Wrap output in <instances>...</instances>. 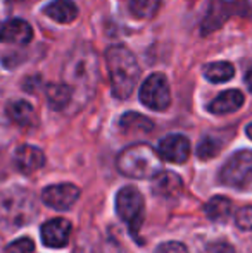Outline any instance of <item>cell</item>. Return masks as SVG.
<instances>
[{
	"instance_id": "cell-20",
	"label": "cell",
	"mask_w": 252,
	"mask_h": 253,
	"mask_svg": "<svg viewBox=\"0 0 252 253\" xmlns=\"http://www.w3.org/2000/svg\"><path fill=\"white\" fill-rule=\"evenodd\" d=\"M204 76L211 83H226L235 76V67L230 62H211L204 67Z\"/></svg>"
},
{
	"instance_id": "cell-14",
	"label": "cell",
	"mask_w": 252,
	"mask_h": 253,
	"mask_svg": "<svg viewBox=\"0 0 252 253\" xmlns=\"http://www.w3.org/2000/svg\"><path fill=\"white\" fill-rule=\"evenodd\" d=\"M244 93L239 90H226L221 95L214 98L209 103V112L216 114V116H221V114H230L239 110L244 105Z\"/></svg>"
},
{
	"instance_id": "cell-15",
	"label": "cell",
	"mask_w": 252,
	"mask_h": 253,
	"mask_svg": "<svg viewBox=\"0 0 252 253\" xmlns=\"http://www.w3.org/2000/svg\"><path fill=\"white\" fill-rule=\"evenodd\" d=\"M44 14L57 23L67 24L78 17V7L73 0H52L44 7Z\"/></svg>"
},
{
	"instance_id": "cell-1",
	"label": "cell",
	"mask_w": 252,
	"mask_h": 253,
	"mask_svg": "<svg viewBox=\"0 0 252 253\" xmlns=\"http://www.w3.org/2000/svg\"><path fill=\"white\" fill-rule=\"evenodd\" d=\"M99 62L97 55L88 45H80L69 53L62 69L64 84L71 90L73 102L78 107L87 103L94 95L99 81Z\"/></svg>"
},
{
	"instance_id": "cell-8",
	"label": "cell",
	"mask_w": 252,
	"mask_h": 253,
	"mask_svg": "<svg viewBox=\"0 0 252 253\" xmlns=\"http://www.w3.org/2000/svg\"><path fill=\"white\" fill-rule=\"evenodd\" d=\"M80 198V188L71 183L52 184L47 186L42 193V200L45 205L52 207L55 210H67L74 205Z\"/></svg>"
},
{
	"instance_id": "cell-22",
	"label": "cell",
	"mask_w": 252,
	"mask_h": 253,
	"mask_svg": "<svg viewBox=\"0 0 252 253\" xmlns=\"http://www.w3.org/2000/svg\"><path fill=\"white\" fill-rule=\"evenodd\" d=\"M219 148H221V143H219V141L212 140V138H205V140H202L201 145H199L197 153L202 160H207V159H212V157L218 155Z\"/></svg>"
},
{
	"instance_id": "cell-17",
	"label": "cell",
	"mask_w": 252,
	"mask_h": 253,
	"mask_svg": "<svg viewBox=\"0 0 252 253\" xmlns=\"http://www.w3.org/2000/svg\"><path fill=\"white\" fill-rule=\"evenodd\" d=\"M119 127L126 134H149L154 129V123L137 112H128L119 119Z\"/></svg>"
},
{
	"instance_id": "cell-19",
	"label": "cell",
	"mask_w": 252,
	"mask_h": 253,
	"mask_svg": "<svg viewBox=\"0 0 252 253\" xmlns=\"http://www.w3.org/2000/svg\"><path fill=\"white\" fill-rule=\"evenodd\" d=\"M47 100L50 109L64 110L66 107L71 105L73 95H71V90L64 83H54L47 86Z\"/></svg>"
},
{
	"instance_id": "cell-10",
	"label": "cell",
	"mask_w": 252,
	"mask_h": 253,
	"mask_svg": "<svg viewBox=\"0 0 252 253\" xmlns=\"http://www.w3.org/2000/svg\"><path fill=\"white\" fill-rule=\"evenodd\" d=\"M42 243L49 248H64L69 241L71 222L66 219H50L42 226Z\"/></svg>"
},
{
	"instance_id": "cell-21",
	"label": "cell",
	"mask_w": 252,
	"mask_h": 253,
	"mask_svg": "<svg viewBox=\"0 0 252 253\" xmlns=\"http://www.w3.org/2000/svg\"><path fill=\"white\" fill-rule=\"evenodd\" d=\"M159 7H161V0H130L131 14L140 19H149L155 16Z\"/></svg>"
},
{
	"instance_id": "cell-16",
	"label": "cell",
	"mask_w": 252,
	"mask_h": 253,
	"mask_svg": "<svg viewBox=\"0 0 252 253\" xmlns=\"http://www.w3.org/2000/svg\"><path fill=\"white\" fill-rule=\"evenodd\" d=\"M7 116L10 117V121L19 126L30 127L35 124L37 121V114H35V109L30 102L26 100H14L7 105Z\"/></svg>"
},
{
	"instance_id": "cell-9",
	"label": "cell",
	"mask_w": 252,
	"mask_h": 253,
	"mask_svg": "<svg viewBox=\"0 0 252 253\" xmlns=\"http://www.w3.org/2000/svg\"><path fill=\"white\" fill-rule=\"evenodd\" d=\"M159 157L171 164H183L190 157V141L183 134H169L159 141Z\"/></svg>"
},
{
	"instance_id": "cell-23",
	"label": "cell",
	"mask_w": 252,
	"mask_h": 253,
	"mask_svg": "<svg viewBox=\"0 0 252 253\" xmlns=\"http://www.w3.org/2000/svg\"><path fill=\"white\" fill-rule=\"evenodd\" d=\"M33 250H35L33 241L30 238H21V240H16L7 245L5 253H33Z\"/></svg>"
},
{
	"instance_id": "cell-11",
	"label": "cell",
	"mask_w": 252,
	"mask_h": 253,
	"mask_svg": "<svg viewBox=\"0 0 252 253\" xmlns=\"http://www.w3.org/2000/svg\"><path fill=\"white\" fill-rule=\"evenodd\" d=\"M33 38V30L24 19H10L0 28V42L10 45H26Z\"/></svg>"
},
{
	"instance_id": "cell-4",
	"label": "cell",
	"mask_w": 252,
	"mask_h": 253,
	"mask_svg": "<svg viewBox=\"0 0 252 253\" xmlns=\"http://www.w3.org/2000/svg\"><path fill=\"white\" fill-rule=\"evenodd\" d=\"M38 207L33 195L23 188H10L0 193V226L17 229L37 217Z\"/></svg>"
},
{
	"instance_id": "cell-7",
	"label": "cell",
	"mask_w": 252,
	"mask_h": 253,
	"mask_svg": "<svg viewBox=\"0 0 252 253\" xmlns=\"http://www.w3.org/2000/svg\"><path fill=\"white\" fill-rule=\"evenodd\" d=\"M140 100L145 107L152 110H166L171 103V93H169V84L164 74H151L144 81L140 88Z\"/></svg>"
},
{
	"instance_id": "cell-24",
	"label": "cell",
	"mask_w": 252,
	"mask_h": 253,
	"mask_svg": "<svg viewBox=\"0 0 252 253\" xmlns=\"http://www.w3.org/2000/svg\"><path fill=\"white\" fill-rule=\"evenodd\" d=\"M235 222L242 231H251L252 229V207H244V209H240L235 215Z\"/></svg>"
},
{
	"instance_id": "cell-13",
	"label": "cell",
	"mask_w": 252,
	"mask_h": 253,
	"mask_svg": "<svg viewBox=\"0 0 252 253\" xmlns=\"http://www.w3.org/2000/svg\"><path fill=\"white\" fill-rule=\"evenodd\" d=\"M152 181H154V184H152L154 193L161 198H166V200H175L183 191V181L176 172H166V170H162Z\"/></svg>"
},
{
	"instance_id": "cell-29",
	"label": "cell",
	"mask_w": 252,
	"mask_h": 253,
	"mask_svg": "<svg viewBox=\"0 0 252 253\" xmlns=\"http://www.w3.org/2000/svg\"><path fill=\"white\" fill-rule=\"evenodd\" d=\"M247 136H249L251 140H252V124H249V126H247Z\"/></svg>"
},
{
	"instance_id": "cell-18",
	"label": "cell",
	"mask_w": 252,
	"mask_h": 253,
	"mask_svg": "<svg viewBox=\"0 0 252 253\" xmlns=\"http://www.w3.org/2000/svg\"><path fill=\"white\" fill-rule=\"evenodd\" d=\"M233 212V203L226 197H214L205 205V215L212 222H226Z\"/></svg>"
},
{
	"instance_id": "cell-3",
	"label": "cell",
	"mask_w": 252,
	"mask_h": 253,
	"mask_svg": "<svg viewBox=\"0 0 252 253\" xmlns=\"http://www.w3.org/2000/svg\"><path fill=\"white\" fill-rule=\"evenodd\" d=\"M116 164L119 172L131 179H154L162 172V159L145 143H135L125 148Z\"/></svg>"
},
{
	"instance_id": "cell-28",
	"label": "cell",
	"mask_w": 252,
	"mask_h": 253,
	"mask_svg": "<svg viewBox=\"0 0 252 253\" xmlns=\"http://www.w3.org/2000/svg\"><path fill=\"white\" fill-rule=\"evenodd\" d=\"M247 86H249V90L252 91V69L247 73Z\"/></svg>"
},
{
	"instance_id": "cell-27",
	"label": "cell",
	"mask_w": 252,
	"mask_h": 253,
	"mask_svg": "<svg viewBox=\"0 0 252 253\" xmlns=\"http://www.w3.org/2000/svg\"><path fill=\"white\" fill-rule=\"evenodd\" d=\"M207 253H233V248L230 247L228 243H223V241H218V243H211L207 247Z\"/></svg>"
},
{
	"instance_id": "cell-25",
	"label": "cell",
	"mask_w": 252,
	"mask_h": 253,
	"mask_svg": "<svg viewBox=\"0 0 252 253\" xmlns=\"http://www.w3.org/2000/svg\"><path fill=\"white\" fill-rule=\"evenodd\" d=\"M157 253H189L185 245L178 243V241H169V243H162L157 248Z\"/></svg>"
},
{
	"instance_id": "cell-26",
	"label": "cell",
	"mask_w": 252,
	"mask_h": 253,
	"mask_svg": "<svg viewBox=\"0 0 252 253\" xmlns=\"http://www.w3.org/2000/svg\"><path fill=\"white\" fill-rule=\"evenodd\" d=\"M104 253H128V250H125L123 245L118 243L114 238H109L104 245Z\"/></svg>"
},
{
	"instance_id": "cell-12",
	"label": "cell",
	"mask_w": 252,
	"mask_h": 253,
	"mask_svg": "<svg viewBox=\"0 0 252 253\" xmlns=\"http://www.w3.org/2000/svg\"><path fill=\"white\" fill-rule=\"evenodd\" d=\"M45 164V155L40 148L23 145L14 153V166L23 174H33Z\"/></svg>"
},
{
	"instance_id": "cell-5",
	"label": "cell",
	"mask_w": 252,
	"mask_h": 253,
	"mask_svg": "<svg viewBox=\"0 0 252 253\" xmlns=\"http://www.w3.org/2000/svg\"><path fill=\"white\" fill-rule=\"evenodd\" d=\"M116 212L119 219L128 226L131 236L138 240V233L145 215V202L140 191L133 186L119 190V193L116 195Z\"/></svg>"
},
{
	"instance_id": "cell-6",
	"label": "cell",
	"mask_w": 252,
	"mask_h": 253,
	"mask_svg": "<svg viewBox=\"0 0 252 253\" xmlns=\"http://www.w3.org/2000/svg\"><path fill=\"white\" fill-rule=\"evenodd\" d=\"M225 186L239 191H252V150L237 152L226 160L219 172Z\"/></svg>"
},
{
	"instance_id": "cell-2",
	"label": "cell",
	"mask_w": 252,
	"mask_h": 253,
	"mask_svg": "<svg viewBox=\"0 0 252 253\" xmlns=\"http://www.w3.org/2000/svg\"><path fill=\"white\" fill-rule=\"evenodd\" d=\"M109 76H111L112 95L119 100H125L133 93L140 78V67L135 55L123 45H114L105 52Z\"/></svg>"
}]
</instances>
